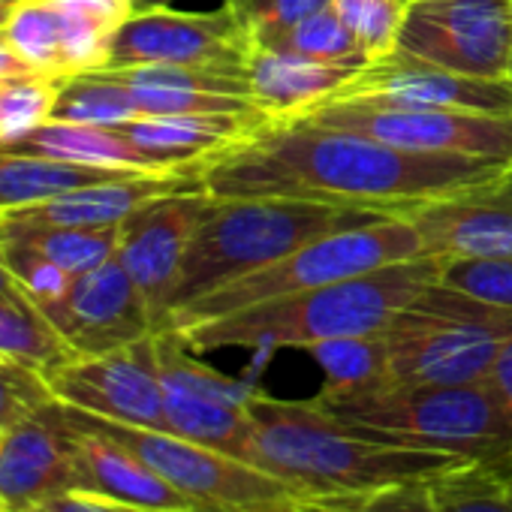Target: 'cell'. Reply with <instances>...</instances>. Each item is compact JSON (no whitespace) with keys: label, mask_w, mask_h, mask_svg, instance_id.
<instances>
[{"label":"cell","mask_w":512,"mask_h":512,"mask_svg":"<svg viewBox=\"0 0 512 512\" xmlns=\"http://www.w3.org/2000/svg\"><path fill=\"white\" fill-rule=\"evenodd\" d=\"M308 353L326 374L323 389H359L386 380V350L380 335L326 341Z\"/></svg>","instance_id":"31"},{"label":"cell","mask_w":512,"mask_h":512,"mask_svg":"<svg viewBox=\"0 0 512 512\" xmlns=\"http://www.w3.org/2000/svg\"><path fill=\"white\" fill-rule=\"evenodd\" d=\"M440 284L461 290L473 299L512 308V256H497V260H446Z\"/></svg>","instance_id":"35"},{"label":"cell","mask_w":512,"mask_h":512,"mask_svg":"<svg viewBox=\"0 0 512 512\" xmlns=\"http://www.w3.org/2000/svg\"><path fill=\"white\" fill-rule=\"evenodd\" d=\"M362 67L311 61L302 55L247 49L244 76L250 100L266 118H302L332 100Z\"/></svg>","instance_id":"23"},{"label":"cell","mask_w":512,"mask_h":512,"mask_svg":"<svg viewBox=\"0 0 512 512\" xmlns=\"http://www.w3.org/2000/svg\"><path fill=\"white\" fill-rule=\"evenodd\" d=\"M440 256H416L407 263L383 266L377 272L347 278L320 290L281 296L250 305L223 317H211L175 335L193 353L211 350H311L326 341L380 335L392 317L413 302L425 287L440 281Z\"/></svg>","instance_id":"3"},{"label":"cell","mask_w":512,"mask_h":512,"mask_svg":"<svg viewBox=\"0 0 512 512\" xmlns=\"http://www.w3.org/2000/svg\"><path fill=\"white\" fill-rule=\"evenodd\" d=\"M509 163L404 151L308 118H266L199 169L211 199H317L395 214L398 208L491 178Z\"/></svg>","instance_id":"1"},{"label":"cell","mask_w":512,"mask_h":512,"mask_svg":"<svg viewBox=\"0 0 512 512\" xmlns=\"http://www.w3.org/2000/svg\"><path fill=\"white\" fill-rule=\"evenodd\" d=\"M46 383L55 401L85 410L100 419L166 428L163 416V380L157 362V335L127 344L100 356H73Z\"/></svg>","instance_id":"13"},{"label":"cell","mask_w":512,"mask_h":512,"mask_svg":"<svg viewBox=\"0 0 512 512\" xmlns=\"http://www.w3.org/2000/svg\"><path fill=\"white\" fill-rule=\"evenodd\" d=\"M76 356H100L157 335L151 308L118 253L70 281L61 299L40 308Z\"/></svg>","instance_id":"17"},{"label":"cell","mask_w":512,"mask_h":512,"mask_svg":"<svg viewBox=\"0 0 512 512\" xmlns=\"http://www.w3.org/2000/svg\"><path fill=\"white\" fill-rule=\"evenodd\" d=\"M247 464L287 482L299 497L356 494L401 482H431L470 461L449 452L395 446L353 431L311 401H281L253 392Z\"/></svg>","instance_id":"2"},{"label":"cell","mask_w":512,"mask_h":512,"mask_svg":"<svg viewBox=\"0 0 512 512\" xmlns=\"http://www.w3.org/2000/svg\"><path fill=\"white\" fill-rule=\"evenodd\" d=\"M383 214L389 211L284 196L208 199L184 253L172 293V314L256 269L284 260L314 238Z\"/></svg>","instance_id":"4"},{"label":"cell","mask_w":512,"mask_h":512,"mask_svg":"<svg viewBox=\"0 0 512 512\" xmlns=\"http://www.w3.org/2000/svg\"><path fill=\"white\" fill-rule=\"evenodd\" d=\"M55 401L43 374L28 368L0 365V431H7Z\"/></svg>","instance_id":"36"},{"label":"cell","mask_w":512,"mask_h":512,"mask_svg":"<svg viewBox=\"0 0 512 512\" xmlns=\"http://www.w3.org/2000/svg\"><path fill=\"white\" fill-rule=\"evenodd\" d=\"M208 193H166L139 205L121 220L118 260L145 296L154 329L166 332L172 314V293L181 275V263L193 229L208 205Z\"/></svg>","instance_id":"18"},{"label":"cell","mask_w":512,"mask_h":512,"mask_svg":"<svg viewBox=\"0 0 512 512\" xmlns=\"http://www.w3.org/2000/svg\"><path fill=\"white\" fill-rule=\"evenodd\" d=\"M326 7H332V0H226V10L241 28L247 46L266 34L284 31Z\"/></svg>","instance_id":"34"},{"label":"cell","mask_w":512,"mask_h":512,"mask_svg":"<svg viewBox=\"0 0 512 512\" xmlns=\"http://www.w3.org/2000/svg\"><path fill=\"white\" fill-rule=\"evenodd\" d=\"M0 437H4V431H0Z\"/></svg>","instance_id":"47"},{"label":"cell","mask_w":512,"mask_h":512,"mask_svg":"<svg viewBox=\"0 0 512 512\" xmlns=\"http://www.w3.org/2000/svg\"><path fill=\"white\" fill-rule=\"evenodd\" d=\"M353 431L413 449L491 461L512 449V428L482 383H395L320 389L314 398Z\"/></svg>","instance_id":"5"},{"label":"cell","mask_w":512,"mask_h":512,"mask_svg":"<svg viewBox=\"0 0 512 512\" xmlns=\"http://www.w3.org/2000/svg\"><path fill=\"white\" fill-rule=\"evenodd\" d=\"M332 7L338 10L368 61H377L398 49L407 0H332Z\"/></svg>","instance_id":"32"},{"label":"cell","mask_w":512,"mask_h":512,"mask_svg":"<svg viewBox=\"0 0 512 512\" xmlns=\"http://www.w3.org/2000/svg\"><path fill=\"white\" fill-rule=\"evenodd\" d=\"M302 118L338 130H353L404 151L461 154L512 166V112L491 115L452 109H398L332 100Z\"/></svg>","instance_id":"10"},{"label":"cell","mask_w":512,"mask_h":512,"mask_svg":"<svg viewBox=\"0 0 512 512\" xmlns=\"http://www.w3.org/2000/svg\"><path fill=\"white\" fill-rule=\"evenodd\" d=\"M73 356L67 341L25 293L0 299V365L28 368L46 377Z\"/></svg>","instance_id":"27"},{"label":"cell","mask_w":512,"mask_h":512,"mask_svg":"<svg viewBox=\"0 0 512 512\" xmlns=\"http://www.w3.org/2000/svg\"><path fill=\"white\" fill-rule=\"evenodd\" d=\"M13 151L28 154H46L58 160L88 163V166H109V169H142V172H160L175 175L172 169H163L154 157H148L136 142H130L115 127H91V124H64V121H46L16 139L0 142Z\"/></svg>","instance_id":"25"},{"label":"cell","mask_w":512,"mask_h":512,"mask_svg":"<svg viewBox=\"0 0 512 512\" xmlns=\"http://www.w3.org/2000/svg\"><path fill=\"white\" fill-rule=\"evenodd\" d=\"M398 49L461 76L509 82L512 0H413Z\"/></svg>","instance_id":"12"},{"label":"cell","mask_w":512,"mask_h":512,"mask_svg":"<svg viewBox=\"0 0 512 512\" xmlns=\"http://www.w3.org/2000/svg\"><path fill=\"white\" fill-rule=\"evenodd\" d=\"M142 169H109V166H88L73 160H58L46 154H28L0 145V214L40 205L73 190L139 175ZM160 175V172H157Z\"/></svg>","instance_id":"24"},{"label":"cell","mask_w":512,"mask_h":512,"mask_svg":"<svg viewBox=\"0 0 512 512\" xmlns=\"http://www.w3.org/2000/svg\"><path fill=\"white\" fill-rule=\"evenodd\" d=\"M64 416L73 425L100 431L130 449L157 476L190 497L199 512H302V497L287 482L241 458L223 455L160 428L100 419L67 404Z\"/></svg>","instance_id":"8"},{"label":"cell","mask_w":512,"mask_h":512,"mask_svg":"<svg viewBox=\"0 0 512 512\" xmlns=\"http://www.w3.org/2000/svg\"><path fill=\"white\" fill-rule=\"evenodd\" d=\"M0 229L7 235L25 241L40 256L70 278H79L118 253V235L121 226H61V223H34V220H16L0 217Z\"/></svg>","instance_id":"26"},{"label":"cell","mask_w":512,"mask_h":512,"mask_svg":"<svg viewBox=\"0 0 512 512\" xmlns=\"http://www.w3.org/2000/svg\"><path fill=\"white\" fill-rule=\"evenodd\" d=\"M190 190H202L199 172H175V175L139 172V175L91 184L40 205L4 211L0 217L61 223V226H121V220H127L139 205L166 193H190Z\"/></svg>","instance_id":"22"},{"label":"cell","mask_w":512,"mask_h":512,"mask_svg":"<svg viewBox=\"0 0 512 512\" xmlns=\"http://www.w3.org/2000/svg\"><path fill=\"white\" fill-rule=\"evenodd\" d=\"M509 85H512V61H509Z\"/></svg>","instance_id":"46"},{"label":"cell","mask_w":512,"mask_h":512,"mask_svg":"<svg viewBox=\"0 0 512 512\" xmlns=\"http://www.w3.org/2000/svg\"><path fill=\"white\" fill-rule=\"evenodd\" d=\"M112 76L145 115H241L260 112L250 100L244 67L145 64L100 70Z\"/></svg>","instance_id":"20"},{"label":"cell","mask_w":512,"mask_h":512,"mask_svg":"<svg viewBox=\"0 0 512 512\" xmlns=\"http://www.w3.org/2000/svg\"><path fill=\"white\" fill-rule=\"evenodd\" d=\"M407 4H410V0H407Z\"/></svg>","instance_id":"49"},{"label":"cell","mask_w":512,"mask_h":512,"mask_svg":"<svg viewBox=\"0 0 512 512\" xmlns=\"http://www.w3.org/2000/svg\"><path fill=\"white\" fill-rule=\"evenodd\" d=\"M0 4H19V0H0Z\"/></svg>","instance_id":"45"},{"label":"cell","mask_w":512,"mask_h":512,"mask_svg":"<svg viewBox=\"0 0 512 512\" xmlns=\"http://www.w3.org/2000/svg\"><path fill=\"white\" fill-rule=\"evenodd\" d=\"M491 464H494V470L500 473V479H503V485H506V491H509V497H512V449H509L506 455L491 458Z\"/></svg>","instance_id":"40"},{"label":"cell","mask_w":512,"mask_h":512,"mask_svg":"<svg viewBox=\"0 0 512 512\" xmlns=\"http://www.w3.org/2000/svg\"><path fill=\"white\" fill-rule=\"evenodd\" d=\"M419 232L422 256L497 260L512 256V166L503 172L410 202L395 211Z\"/></svg>","instance_id":"14"},{"label":"cell","mask_w":512,"mask_h":512,"mask_svg":"<svg viewBox=\"0 0 512 512\" xmlns=\"http://www.w3.org/2000/svg\"><path fill=\"white\" fill-rule=\"evenodd\" d=\"M13 7L16 4H0V37H4V28H7V19H10Z\"/></svg>","instance_id":"44"},{"label":"cell","mask_w":512,"mask_h":512,"mask_svg":"<svg viewBox=\"0 0 512 512\" xmlns=\"http://www.w3.org/2000/svg\"><path fill=\"white\" fill-rule=\"evenodd\" d=\"M437 512H512V497L491 461H464L428 482Z\"/></svg>","instance_id":"30"},{"label":"cell","mask_w":512,"mask_h":512,"mask_svg":"<svg viewBox=\"0 0 512 512\" xmlns=\"http://www.w3.org/2000/svg\"><path fill=\"white\" fill-rule=\"evenodd\" d=\"M410 4H413V0H410Z\"/></svg>","instance_id":"48"},{"label":"cell","mask_w":512,"mask_h":512,"mask_svg":"<svg viewBox=\"0 0 512 512\" xmlns=\"http://www.w3.org/2000/svg\"><path fill=\"white\" fill-rule=\"evenodd\" d=\"M133 10H151V7H169L172 0H130Z\"/></svg>","instance_id":"43"},{"label":"cell","mask_w":512,"mask_h":512,"mask_svg":"<svg viewBox=\"0 0 512 512\" xmlns=\"http://www.w3.org/2000/svg\"><path fill=\"white\" fill-rule=\"evenodd\" d=\"M133 13L130 0H19L4 40L28 67L67 82L109 64L112 37Z\"/></svg>","instance_id":"9"},{"label":"cell","mask_w":512,"mask_h":512,"mask_svg":"<svg viewBox=\"0 0 512 512\" xmlns=\"http://www.w3.org/2000/svg\"><path fill=\"white\" fill-rule=\"evenodd\" d=\"M250 49H269V52H287V55H302L311 61H326V64H344V67H365L368 55L359 49L356 37L344 25L335 7H326L284 31L266 34Z\"/></svg>","instance_id":"28"},{"label":"cell","mask_w":512,"mask_h":512,"mask_svg":"<svg viewBox=\"0 0 512 512\" xmlns=\"http://www.w3.org/2000/svg\"><path fill=\"white\" fill-rule=\"evenodd\" d=\"M16 293H22V287H19L16 275L4 266V260H0V299L16 296Z\"/></svg>","instance_id":"41"},{"label":"cell","mask_w":512,"mask_h":512,"mask_svg":"<svg viewBox=\"0 0 512 512\" xmlns=\"http://www.w3.org/2000/svg\"><path fill=\"white\" fill-rule=\"evenodd\" d=\"M506 338H512V308L473 299L437 281L380 332L386 380L482 383Z\"/></svg>","instance_id":"6"},{"label":"cell","mask_w":512,"mask_h":512,"mask_svg":"<svg viewBox=\"0 0 512 512\" xmlns=\"http://www.w3.org/2000/svg\"><path fill=\"white\" fill-rule=\"evenodd\" d=\"M422 256L419 232L410 226V220L398 214H383L368 223H356L338 232H329L323 238H314L293 250L284 260L256 269L190 305L172 314L169 329H184L211 317H223L250 305L272 302L281 296H296L308 290H320L347 278H359L368 272H377L383 266L407 263Z\"/></svg>","instance_id":"7"},{"label":"cell","mask_w":512,"mask_h":512,"mask_svg":"<svg viewBox=\"0 0 512 512\" xmlns=\"http://www.w3.org/2000/svg\"><path fill=\"white\" fill-rule=\"evenodd\" d=\"M302 512H437L428 482H401L356 494L302 497Z\"/></svg>","instance_id":"33"},{"label":"cell","mask_w":512,"mask_h":512,"mask_svg":"<svg viewBox=\"0 0 512 512\" xmlns=\"http://www.w3.org/2000/svg\"><path fill=\"white\" fill-rule=\"evenodd\" d=\"M247 40L226 4L208 13H181L172 7L136 10L112 37L103 70L145 64L187 67H244Z\"/></svg>","instance_id":"15"},{"label":"cell","mask_w":512,"mask_h":512,"mask_svg":"<svg viewBox=\"0 0 512 512\" xmlns=\"http://www.w3.org/2000/svg\"><path fill=\"white\" fill-rule=\"evenodd\" d=\"M34 512H148V509H133V506H121V503H112V500H103V497L70 491V494L52 497L49 503L37 506Z\"/></svg>","instance_id":"38"},{"label":"cell","mask_w":512,"mask_h":512,"mask_svg":"<svg viewBox=\"0 0 512 512\" xmlns=\"http://www.w3.org/2000/svg\"><path fill=\"white\" fill-rule=\"evenodd\" d=\"M485 386L491 389L503 419L512 428V338H506L500 344V350H497V356H494V362H491V368L485 374Z\"/></svg>","instance_id":"37"},{"label":"cell","mask_w":512,"mask_h":512,"mask_svg":"<svg viewBox=\"0 0 512 512\" xmlns=\"http://www.w3.org/2000/svg\"><path fill=\"white\" fill-rule=\"evenodd\" d=\"M4 100H7V79H0V142L7 139V130H4Z\"/></svg>","instance_id":"42"},{"label":"cell","mask_w":512,"mask_h":512,"mask_svg":"<svg viewBox=\"0 0 512 512\" xmlns=\"http://www.w3.org/2000/svg\"><path fill=\"white\" fill-rule=\"evenodd\" d=\"M157 362L163 380V431L247 461V401L256 389L202 365L175 332H157Z\"/></svg>","instance_id":"11"},{"label":"cell","mask_w":512,"mask_h":512,"mask_svg":"<svg viewBox=\"0 0 512 512\" xmlns=\"http://www.w3.org/2000/svg\"><path fill=\"white\" fill-rule=\"evenodd\" d=\"M142 118L130 94L106 73H82L61 82L52 121L64 124H91V127H121Z\"/></svg>","instance_id":"29"},{"label":"cell","mask_w":512,"mask_h":512,"mask_svg":"<svg viewBox=\"0 0 512 512\" xmlns=\"http://www.w3.org/2000/svg\"><path fill=\"white\" fill-rule=\"evenodd\" d=\"M76 491L73 428L61 401H49L0 437V512H34Z\"/></svg>","instance_id":"19"},{"label":"cell","mask_w":512,"mask_h":512,"mask_svg":"<svg viewBox=\"0 0 512 512\" xmlns=\"http://www.w3.org/2000/svg\"><path fill=\"white\" fill-rule=\"evenodd\" d=\"M37 70L34 67H28L10 46H7V40L0 37V79H19V76H34ZM43 76V73H40Z\"/></svg>","instance_id":"39"},{"label":"cell","mask_w":512,"mask_h":512,"mask_svg":"<svg viewBox=\"0 0 512 512\" xmlns=\"http://www.w3.org/2000/svg\"><path fill=\"white\" fill-rule=\"evenodd\" d=\"M332 100L371 103L398 109H452V112H512V85L497 79L461 76L395 49L377 61H368ZM326 100V103H332Z\"/></svg>","instance_id":"16"},{"label":"cell","mask_w":512,"mask_h":512,"mask_svg":"<svg viewBox=\"0 0 512 512\" xmlns=\"http://www.w3.org/2000/svg\"><path fill=\"white\" fill-rule=\"evenodd\" d=\"M70 428L76 452V494H91L148 512H199L190 497L172 488L142 458H136L112 437L79 428L73 422Z\"/></svg>","instance_id":"21"}]
</instances>
